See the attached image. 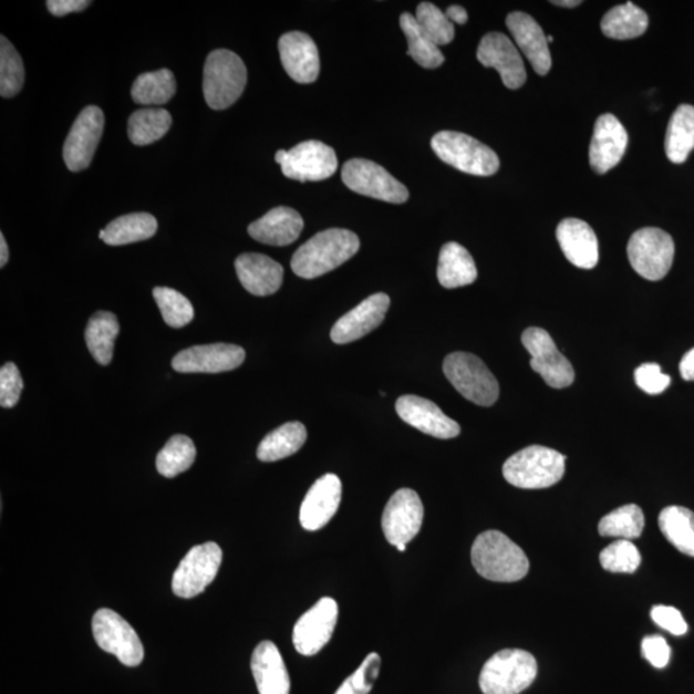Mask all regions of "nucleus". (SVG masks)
Here are the masks:
<instances>
[{
    "mask_svg": "<svg viewBox=\"0 0 694 694\" xmlns=\"http://www.w3.org/2000/svg\"><path fill=\"white\" fill-rule=\"evenodd\" d=\"M359 247L361 241L354 231L340 228L319 231L294 252L291 268L301 278L314 279L344 265Z\"/></svg>",
    "mask_w": 694,
    "mask_h": 694,
    "instance_id": "nucleus-1",
    "label": "nucleus"
},
{
    "mask_svg": "<svg viewBox=\"0 0 694 694\" xmlns=\"http://www.w3.org/2000/svg\"><path fill=\"white\" fill-rule=\"evenodd\" d=\"M470 560L478 576L497 582L520 581L530 569L524 550L497 530L485 531L476 538Z\"/></svg>",
    "mask_w": 694,
    "mask_h": 694,
    "instance_id": "nucleus-2",
    "label": "nucleus"
},
{
    "mask_svg": "<svg viewBox=\"0 0 694 694\" xmlns=\"http://www.w3.org/2000/svg\"><path fill=\"white\" fill-rule=\"evenodd\" d=\"M566 457L546 446L531 445L508 458L503 466L507 483L520 489H547L562 480Z\"/></svg>",
    "mask_w": 694,
    "mask_h": 694,
    "instance_id": "nucleus-3",
    "label": "nucleus"
},
{
    "mask_svg": "<svg viewBox=\"0 0 694 694\" xmlns=\"http://www.w3.org/2000/svg\"><path fill=\"white\" fill-rule=\"evenodd\" d=\"M538 664L524 650H503L484 665L480 688L484 694H520L536 681Z\"/></svg>",
    "mask_w": 694,
    "mask_h": 694,
    "instance_id": "nucleus-4",
    "label": "nucleus"
},
{
    "mask_svg": "<svg viewBox=\"0 0 694 694\" xmlns=\"http://www.w3.org/2000/svg\"><path fill=\"white\" fill-rule=\"evenodd\" d=\"M247 70L241 58L228 50L207 55L204 69V95L213 110H226L241 97Z\"/></svg>",
    "mask_w": 694,
    "mask_h": 694,
    "instance_id": "nucleus-5",
    "label": "nucleus"
},
{
    "mask_svg": "<svg viewBox=\"0 0 694 694\" xmlns=\"http://www.w3.org/2000/svg\"><path fill=\"white\" fill-rule=\"evenodd\" d=\"M431 147L445 164L477 177H490L499 170V157L484 143L458 132H441L431 139Z\"/></svg>",
    "mask_w": 694,
    "mask_h": 694,
    "instance_id": "nucleus-6",
    "label": "nucleus"
},
{
    "mask_svg": "<svg viewBox=\"0 0 694 694\" xmlns=\"http://www.w3.org/2000/svg\"><path fill=\"white\" fill-rule=\"evenodd\" d=\"M443 370L446 379L467 401L481 406H490L498 401V381L480 358L453 353L445 358Z\"/></svg>",
    "mask_w": 694,
    "mask_h": 694,
    "instance_id": "nucleus-7",
    "label": "nucleus"
},
{
    "mask_svg": "<svg viewBox=\"0 0 694 694\" xmlns=\"http://www.w3.org/2000/svg\"><path fill=\"white\" fill-rule=\"evenodd\" d=\"M675 245L672 236L659 228L636 230L628 245L630 265L649 281H660L672 269Z\"/></svg>",
    "mask_w": 694,
    "mask_h": 694,
    "instance_id": "nucleus-8",
    "label": "nucleus"
},
{
    "mask_svg": "<svg viewBox=\"0 0 694 694\" xmlns=\"http://www.w3.org/2000/svg\"><path fill=\"white\" fill-rule=\"evenodd\" d=\"M342 180L353 193L390 204L408 201L410 190L385 167L364 158H353L342 167Z\"/></svg>",
    "mask_w": 694,
    "mask_h": 694,
    "instance_id": "nucleus-9",
    "label": "nucleus"
},
{
    "mask_svg": "<svg viewBox=\"0 0 694 694\" xmlns=\"http://www.w3.org/2000/svg\"><path fill=\"white\" fill-rule=\"evenodd\" d=\"M92 629L100 648L113 653L123 665L135 667L142 664L145 649L139 635L118 613L108 609L99 610L94 613Z\"/></svg>",
    "mask_w": 694,
    "mask_h": 694,
    "instance_id": "nucleus-10",
    "label": "nucleus"
},
{
    "mask_svg": "<svg viewBox=\"0 0 694 694\" xmlns=\"http://www.w3.org/2000/svg\"><path fill=\"white\" fill-rule=\"evenodd\" d=\"M222 561L221 548L217 542H205L189 550L175 570L172 588L179 598H195L217 578Z\"/></svg>",
    "mask_w": 694,
    "mask_h": 694,
    "instance_id": "nucleus-11",
    "label": "nucleus"
},
{
    "mask_svg": "<svg viewBox=\"0 0 694 694\" xmlns=\"http://www.w3.org/2000/svg\"><path fill=\"white\" fill-rule=\"evenodd\" d=\"M277 164L284 177L299 182H319L332 177L338 170V156L323 142L308 141L290 151H278Z\"/></svg>",
    "mask_w": 694,
    "mask_h": 694,
    "instance_id": "nucleus-12",
    "label": "nucleus"
},
{
    "mask_svg": "<svg viewBox=\"0 0 694 694\" xmlns=\"http://www.w3.org/2000/svg\"><path fill=\"white\" fill-rule=\"evenodd\" d=\"M521 340L531 355V370L539 373L548 386L564 389L572 385L576 371L546 330L531 327L522 333Z\"/></svg>",
    "mask_w": 694,
    "mask_h": 694,
    "instance_id": "nucleus-13",
    "label": "nucleus"
},
{
    "mask_svg": "<svg viewBox=\"0 0 694 694\" xmlns=\"http://www.w3.org/2000/svg\"><path fill=\"white\" fill-rule=\"evenodd\" d=\"M424 505L416 491L397 490L390 498L382 515V530L390 545L406 546L416 538L424 522Z\"/></svg>",
    "mask_w": 694,
    "mask_h": 694,
    "instance_id": "nucleus-14",
    "label": "nucleus"
},
{
    "mask_svg": "<svg viewBox=\"0 0 694 694\" xmlns=\"http://www.w3.org/2000/svg\"><path fill=\"white\" fill-rule=\"evenodd\" d=\"M339 619V605L324 597L302 615L293 628V645L302 656H314L331 641Z\"/></svg>",
    "mask_w": 694,
    "mask_h": 694,
    "instance_id": "nucleus-15",
    "label": "nucleus"
},
{
    "mask_svg": "<svg viewBox=\"0 0 694 694\" xmlns=\"http://www.w3.org/2000/svg\"><path fill=\"white\" fill-rule=\"evenodd\" d=\"M103 127L105 115L97 106H87L80 113L63 146V159L70 172H82L91 165Z\"/></svg>",
    "mask_w": 694,
    "mask_h": 694,
    "instance_id": "nucleus-16",
    "label": "nucleus"
},
{
    "mask_svg": "<svg viewBox=\"0 0 694 694\" xmlns=\"http://www.w3.org/2000/svg\"><path fill=\"white\" fill-rule=\"evenodd\" d=\"M477 60L485 68L496 69L508 90H518L526 83L528 75L521 54L505 34H486L478 45Z\"/></svg>",
    "mask_w": 694,
    "mask_h": 694,
    "instance_id": "nucleus-17",
    "label": "nucleus"
},
{
    "mask_svg": "<svg viewBox=\"0 0 694 694\" xmlns=\"http://www.w3.org/2000/svg\"><path fill=\"white\" fill-rule=\"evenodd\" d=\"M245 359L241 346L213 344L180 351L174 356L172 365L174 371L180 373H221L237 370Z\"/></svg>",
    "mask_w": 694,
    "mask_h": 694,
    "instance_id": "nucleus-18",
    "label": "nucleus"
},
{
    "mask_svg": "<svg viewBox=\"0 0 694 694\" xmlns=\"http://www.w3.org/2000/svg\"><path fill=\"white\" fill-rule=\"evenodd\" d=\"M390 308L386 293H374L341 317L331 331L334 344L345 345L366 336L385 321Z\"/></svg>",
    "mask_w": 694,
    "mask_h": 694,
    "instance_id": "nucleus-19",
    "label": "nucleus"
},
{
    "mask_svg": "<svg viewBox=\"0 0 694 694\" xmlns=\"http://www.w3.org/2000/svg\"><path fill=\"white\" fill-rule=\"evenodd\" d=\"M628 133L617 116L604 114L594 125L589 148L590 166L597 174H605L624 157L628 147Z\"/></svg>",
    "mask_w": 694,
    "mask_h": 694,
    "instance_id": "nucleus-20",
    "label": "nucleus"
},
{
    "mask_svg": "<svg viewBox=\"0 0 694 694\" xmlns=\"http://www.w3.org/2000/svg\"><path fill=\"white\" fill-rule=\"evenodd\" d=\"M396 413L406 424L421 433L436 438H453L460 434V426L438 406L425 397L404 395L397 398Z\"/></svg>",
    "mask_w": 694,
    "mask_h": 694,
    "instance_id": "nucleus-21",
    "label": "nucleus"
},
{
    "mask_svg": "<svg viewBox=\"0 0 694 694\" xmlns=\"http://www.w3.org/2000/svg\"><path fill=\"white\" fill-rule=\"evenodd\" d=\"M342 497L339 476L327 474L311 486L300 509V522L308 531L324 528L336 515Z\"/></svg>",
    "mask_w": 694,
    "mask_h": 694,
    "instance_id": "nucleus-22",
    "label": "nucleus"
},
{
    "mask_svg": "<svg viewBox=\"0 0 694 694\" xmlns=\"http://www.w3.org/2000/svg\"><path fill=\"white\" fill-rule=\"evenodd\" d=\"M278 50L286 73L294 82L300 84L317 82L321 61L313 39L300 31H292L279 39Z\"/></svg>",
    "mask_w": 694,
    "mask_h": 694,
    "instance_id": "nucleus-23",
    "label": "nucleus"
},
{
    "mask_svg": "<svg viewBox=\"0 0 694 694\" xmlns=\"http://www.w3.org/2000/svg\"><path fill=\"white\" fill-rule=\"evenodd\" d=\"M506 22L515 42L530 61L537 74L547 75L552 68V55H550L545 31L539 23L530 14L524 12L509 13Z\"/></svg>",
    "mask_w": 694,
    "mask_h": 694,
    "instance_id": "nucleus-24",
    "label": "nucleus"
},
{
    "mask_svg": "<svg viewBox=\"0 0 694 694\" xmlns=\"http://www.w3.org/2000/svg\"><path fill=\"white\" fill-rule=\"evenodd\" d=\"M235 267L239 282L255 297H269L281 289L284 270L267 255L242 253Z\"/></svg>",
    "mask_w": 694,
    "mask_h": 694,
    "instance_id": "nucleus-25",
    "label": "nucleus"
},
{
    "mask_svg": "<svg viewBox=\"0 0 694 694\" xmlns=\"http://www.w3.org/2000/svg\"><path fill=\"white\" fill-rule=\"evenodd\" d=\"M557 239L564 257L580 269H593L598 265V239L592 227L580 219H564L557 228Z\"/></svg>",
    "mask_w": 694,
    "mask_h": 694,
    "instance_id": "nucleus-26",
    "label": "nucleus"
},
{
    "mask_svg": "<svg viewBox=\"0 0 694 694\" xmlns=\"http://www.w3.org/2000/svg\"><path fill=\"white\" fill-rule=\"evenodd\" d=\"M302 229H304V220L301 215L291 207L281 206L253 221L249 227V235L260 244L287 246L297 241Z\"/></svg>",
    "mask_w": 694,
    "mask_h": 694,
    "instance_id": "nucleus-27",
    "label": "nucleus"
},
{
    "mask_svg": "<svg viewBox=\"0 0 694 694\" xmlns=\"http://www.w3.org/2000/svg\"><path fill=\"white\" fill-rule=\"evenodd\" d=\"M251 670L260 694H290V675L273 642H261L255 649Z\"/></svg>",
    "mask_w": 694,
    "mask_h": 694,
    "instance_id": "nucleus-28",
    "label": "nucleus"
},
{
    "mask_svg": "<svg viewBox=\"0 0 694 694\" xmlns=\"http://www.w3.org/2000/svg\"><path fill=\"white\" fill-rule=\"evenodd\" d=\"M477 278V268L470 253L457 242L443 246L438 257L437 279L445 289H458L473 284Z\"/></svg>",
    "mask_w": 694,
    "mask_h": 694,
    "instance_id": "nucleus-29",
    "label": "nucleus"
},
{
    "mask_svg": "<svg viewBox=\"0 0 694 694\" xmlns=\"http://www.w3.org/2000/svg\"><path fill=\"white\" fill-rule=\"evenodd\" d=\"M118 332L117 318L108 311H99L90 319L85 330V342L95 362L108 365L113 361Z\"/></svg>",
    "mask_w": 694,
    "mask_h": 694,
    "instance_id": "nucleus-30",
    "label": "nucleus"
},
{
    "mask_svg": "<svg viewBox=\"0 0 694 694\" xmlns=\"http://www.w3.org/2000/svg\"><path fill=\"white\" fill-rule=\"evenodd\" d=\"M307 437V427L301 422H289L262 438L258 458L261 462H277L291 457L304 446Z\"/></svg>",
    "mask_w": 694,
    "mask_h": 694,
    "instance_id": "nucleus-31",
    "label": "nucleus"
},
{
    "mask_svg": "<svg viewBox=\"0 0 694 694\" xmlns=\"http://www.w3.org/2000/svg\"><path fill=\"white\" fill-rule=\"evenodd\" d=\"M694 149V106L675 110L667 125L665 151L670 162L683 164Z\"/></svg>",
    "mask_w": 694,
    "mask_h": 694,
    "instance_id": "nucleus-32",
    "label": "nucleus"
},
{
    "mask_svg": "<svg viewBox=\"0 0 694 694\" xmlns=\"http://www.w3.org/2000/svg\"><path fill=\"white\" fill-rule=\"evenodd\" d=\"M603 34L611 39L629 40L641 37L649 29V15L642 8L628 2L612 8L603 15Z\"/></svg>",
    "mask_w": 694,
    "mask_h": 694,
    "instance_id": "nucleus-33",
    "label": "nucleus"
},
{
    "mask_svg": "<svg viewBox=\"0 0 694 694\" xmlns=\"http://www.w3.org/2000/svg\"><path fill=\"white\" fill-rule=\"evenodd\" d=\"M157 231V220L147 213L124 215L111 221L105 229L103 242L110 246H124L146 241Z\"/></svg>",
    "mask_w": 694,
    "mask_h": 694,
    "instance_id": "nucleus-34",
    "label": "nucleus"
},
{
    "mask_svg": "<svg viewBox=\"0 0 694 694\" xmlns=\"http://www.w3.org/2000/svg\"><path fill=\"white\" fill-rule=\"evenodd\" d=\"M659 526L669 542L683 555L694 557V512L672 506L661 510Z\"/></svg>",
    "mask_w": 694,
    "mask_h": 694,
    "instance_id": "nucleus-35",
    "label": "nucleus"
},
{
    "mask_svg": "<svg viewBox=\"0 0 694 694\" xmlns=\"http://www.w3.org/2000/svg\"><path fill=\"white\" fill-rule=\"evenodd\" d=\"M172 115L164 108L135 111L127 123V135L135 146H147L170 131Z\"/></svg>",
    "mask_w": 694,
    "mask_h": 694,
    "instance_id": "nucleus-36",
    "label": "nucleus"
},
{
    "mask_svg": "<svg viewBox=\"0 0 694 694\" xmlns=\"http://www.w3.org/2000/svg\"><path fill=\"white\" fill-rule=\"evenodd\" d=\"M177 92V82L170 70L163 69L154 73L142 74L132 87V97L138 105H165Z\"/></svg>",
    "mask_w": 694,
    "mask_h": 694,
    "instance_id": "nucleus-37",
    "label": "nucleus"
},
{
    "mask_svg": "<svg viewBox=\"0 0 694 694\" xmlns=\"http://www.w3.org/2000/svg\"><path fill=\"white\" fill-rule=\"evenodd\" d=\"M401 27L408 42V54L419 66L436 69L443 65L445 58L441 48L422 31L414 15L403 13Z\"/></svg>",
    "mask_w": 694,
    "mask_h": 694,
    "instance_id": "nucleus-38",
    "label": "nucleus"
},
{
    "mask_svg": "<svg viewBox=\"0 0 694 694\" xmlns=\"http://www.w3.org/2000/svg\"><path fill=\"white\" fill-rule=\"evenodd\" d=\"M644 524L642 508L636 505H626L604 516L598 525V532L601 537L633 540L642 536Z\"/></svg>",
    "mask_w": 694,
    "mask_h": 694,
    "instance_id": "nucleus-39",
    "label": "nucleus"
},
{
    "mask_svg": "<svg viewBox=\"0 0 694 694\" xmlns=\"http://www.w3.org/2000/svg\"><path fill=\"white\" fill-rule=\"evenodd\" d=\"M196 454V446L188 436L175 435L157 454V470L167 478L178 476L193 467Z\"/></svg>",
    "mask_w": 694,
    "mask_h": 694,
    "instance_id": "nucleus-40",
    "label": "nucleus"
},
{
    "mask_svg": "<svg viewBox=\"0 0 694 694\" xmlns=\"http://www.w3.org/2000/svg\"><path fill=\"white\" fill-rule=\"evenodd\" d=\"M25 82L21 55L6 37L0 38V95L11 99L19 94Z\"/></svg>",
    "mask_w": 694,
    "mask_h": 694,
    "instance_id": "nucleus-41",
    "label": "nucleus"
},
{
    "mask_svg": "<svg viewBox=\"0 0 694 694\" xmlns=\"http://www.w3.org/2000/svg\"><path fill=\"white\" fill-rule=\"evenodd\" d=\"M154 298L165 323L173 329H182L194 321L195 310L185 294L169 287H156Z\"/></svg>",
    "mask_w": 694,
    "mask_h": 694,
    "instance_id": "nucleus-42",
    "label": "nucleus"
},
{
    "mask_svg": "<svg viewBox=\"0 0 694 694\" xmlns=\"http://www.w3.org/2000/svg\"><path fill=\"white\" fill-rule=\"evenodd\" d=\"M602 568L612 573H634L640 569L642 557L632 541L619 539L604 548L600 556Z\"/></svg>",
    "mask_w": 694,
    "mask_h": 694,
    "instance_id": "nucleus-43",
    "label": "nucleus"
},
{
    "mask_svg": "<svg viewBox=\"0 0 694 694\" xmlns=\"http://www.w3.org/2000/svg\"><path fill=\"white\" fill-rule=\"evenodd\" d=\"M414 18H416L422 31L437 46L453 42L454 35H456L453 22L435 4L428 2L421 3Z\"/></svg>",
    "mask_w": 694,
    "mask_h": 694,
    "instance_id": "nucleus-44",
    "label": "nucleus"
},
{
    "mask_svg": "<svg viewBox=\"0 0 694 694\" xmlns=\"http://www.w3.org/2000/svg\"><path fill=\"white\" fill-rule=\"evenodd\" d=\"M381 670V657L373 652L366 656L353 675L341 684L334 694H369L377 682Z\"/></svg>",
    "mask_w": 694,
    "mask_h": 694,
    "instance_id": "nucleus-45",
    "label": "nucleus"
},
{
    "mask_svg": "<svg viewBox=\"0 0 694 694\" xmlns=\"http://www.w3.org/2000/svg\"><path fill=\"white\" fill-rule=\"evenodd\" d=\"M23 390V381L18 365L7 363L0 370V405L13 408L19 403Z\"/></svg>",
    "mask_w": 694,
    "mask_h": 694,
    "instance_id": "nucleus-46",
    "label": "nucleus"
},
{
    "mask_svg": "<svg viewBox=\"0 0 694 694\" xmlns=\"http://www.w3.org/2000/svg\"><path fill=\"white\" fill-rule=\"evenodd\" d=\"M635 382L638 387L650 395H660L669 387L672 379L662 373L661 366L656 363H645L635 370Z\"/></svg>",
    "mask_w": 694,
    "mask_h": 694,
    "instance_id": "nucleus-47",
    "label": "nucleus"
},
{
    "mask_svg": "<svg viewBox=\"0 0 694 694\" xmlns=\"http://www.w3.org/2000/svg\"><path fill=\"white\" fill-rule=\"evenodd\" d=\"M651 618L656 624L673 635L680 636L688 632L682 612L672 605H655L651 611Z\"/></svg>",
    "mask_w": 694,
    "mask_h": 694,
    "instance_id": "nucleus-48",
    "label": "nucleus"
},
{
    "mask_svg": "<svg viewBox=\"0 0 694 694\" xmlns=\"http://www.w3.org/2000/svg\"><path fill=\"white\" fill-rule=\"evenodd\" d=\"M642 653L643 657L657 669L667 666L670 656H672V650H670L665 638L661 635L645 636L642 642Z\"/></svg>",
    "mask_w": 694,
    "mask_h": 694,
    "instance_id": "nucleus-49",
    "label": "nucleus"
},
{
    "mask_svg": "<svg viewBox=\"0 0 694 694\" xmlns=\"http://www.w3.org/2000/svg\"><path fill=\"white\" fill-rule=\"evenodd\" d=\"M91 2H86V0H48L46 7L48 11H50L53 15H58V18H63L69 13L84 11Z\"/></svg>",
    "mask_w": 694,
    "mask_h": 694,
    "instance_id": "nucleus-50",
    "label": "nucleus"
},
{
    "mask_svg": "<svg viewBox=\"0 0 694 694\" xmlns=\"http://www.w3.org/2000/svg\"><path fill=\"white\" fill-rule=\"evenodd\" d=\"M680 371L683 380L694 381V349L683 356Z\"/></svg>",
    "mask_w": 694,
    "mask_h": 694,
    "instance_id": "nucleus-51",
    "label": "nucleus"
},
{
    "mask_svg": "<svg viewBox=\"0 0 694 694\" xmlns=\"http://www.w3.org/2000/svg\"><path fill=\"white\" fill-rule=\"evenodd\" d=\"M446 18H448L452 22L459 23V25H465L468 21V13L465 8L460 6H452L446 10Z\"/></svg>",
    "mask_w": 694,
    "mask_h": 694,
    "instance_id": "nucleus-52",
    "label": "nucleus"
},
{
    "mask_svg": "<svg viewBox=\"0 0 694 694\" xmlns=\"http://www.w3.org/2000/svg\"><path fill=\"white\" fill-rule=\"evenodd\" d=\"M8 259H10V251H8L4 236L0 235V267L4 268Z\"/></svg>",
    "mask_w": 694,
    "mask_h": 694,
    "instance_id": "nucleus-53",
    "label": "nucleus"
},
{
    "mask_svg": "<svg viewBox=\"0 0 694 694\" xmlns=\"http://www.w3.org/2000/svg\"><path fill=\"white\" fill-rule=\"evenodd\" d=\"M555 6L566 7V8H576L580 6L582 2L580 0H556V2H550Z\"/></svg>",
    "mask_w": 694,
    "mask_h": 694,
    "instance_id": "nucleus-54",
    "label": "nucleus"
},
{
    "mask_svg": "<svg viewBox=\"0 0 694 694\" xmlns=\"http://www.w3.org/2000/svg\"><path fill=\"white\" fill-rule=\"evenodd\" d=\"M398 552H405L406 546L405 545H401L396 547Z\"/></svg>",
    "mask_w": 694,
    "mask_h": 694,
    "instance_id": "nucleus-55",
    "label": "nucleus"
},
{
    "mask_svg": "<svg viewBox=\"0 0 694 694\" xmlns=\"http://www.w3.org/2000/svg\"><path fill=\"white\" fill-rule=\"evenodd\" d=\"M100 238H101V239H102V241H103V238H105V229H103V230H101V231H100Z\"/></svg>",
    "mask_w": 694,
    "mask_h": 694,
    "instance_id": "nucleus-56",
    "label": "nucleus"
},
{
    "mask_svg": "<svg viewBox=\"0 0 694 694\" xmlns=\"http://www.w3.org/2000/svg\"><path fill=\"white\" fill-rule=\"evenodd\" d=\"M548 43H552L553 42V38L552 37H547Z\"/></svg>",
    "mask_w": 694,
    "mask_h": 694,
    "instance_id": "nucleus-57",
    "label": "nucleus"
}]
</instances>
